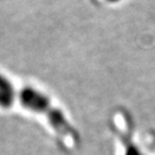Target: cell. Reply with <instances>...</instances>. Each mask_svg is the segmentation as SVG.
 Wrapping results in <instances>:
<instances>
[{"label":"cell","mask_w":155,"mask_h":155,"mask_svg":"<svg viewBox=\"0 0 155 155\" xmlns=\"http://www.w3.org/2000/svg\"><path fill=\"white\" fill-rule=\"evenodd\" d=\"M20 101L28 109L40 113L47 117L53 129L61 137L66 138V140L68 139L72 143H76L78 140V134L75 131V129L69 124L68 120H66V117L63 116L61 111L55 109L51 105L50 100L44 94H41L36 90L27 87L20 94Z\"/></svg>","instance_id":"cell-1"},{"label":"cell","mask_w":155,"mask_h":155,"mask_svg":"<svg viewBox=\"0 0 155 155\" xmlns=\"http://www.w3.org/2000/svg\"><path fill=\"white\" fill-rule=\"evenodd\" d=\"M14 87L11 82L0 75V106L9 107L14 100Z\"/></svg>","instance_id":"cell-2"},{"label":"cell","mask_w":155,"mask_h":155,"mask_svg":"<svg viewBox=\"0 0 155 155\" xmlns=\"http://www.w3.org/2000/svg\"><path fill=\"white\" fill-rule=\"evenodd\" d=\"M110 1H117V0H110Z\"/></svg>","instance_id":"cell-3"}]
</instances>
